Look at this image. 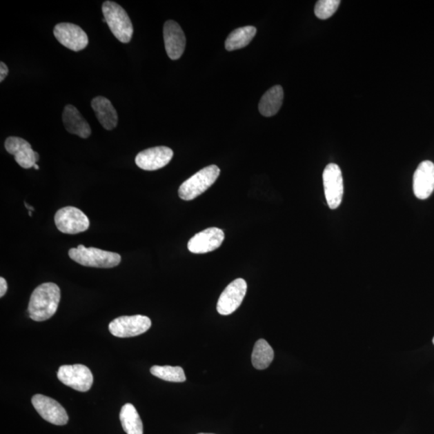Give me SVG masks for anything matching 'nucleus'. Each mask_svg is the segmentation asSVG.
<instances>
[{
	"label": "nucleus",
	"instance_id": "b1692460",
	"mask_svg": "<svg viewBox=\"0 0 434 434\" xmlns=\"http://www.w3.org/2000/svg\"><path fill=\"white\" fill-rule=\"evenodd\" d=\"M340 3L339 0H319L315 5V16L321 19H329L337 11Z\"/></svg>",
	"mask_w": 434,
	"mask_h": 434
},
{
	"label": "nucleus",
	"instance_id": "cd10ccee",
	"mask_svg": "<svg viewBox=\"0 0 434 434\" xmlns=\"http://www.w3.org/2000/svg\"><path fill=\"white\" fill-rule=\"evenodd\" d=\"M33 168H35V169H37V170L40 169V168H39V166H38L37 164H36L35 165H34V167H33Z\"/></svg>",
	"mask_w": 434,
	"mask_h": 434
},
{
	"label": "nucleus",
	"instance_id": "9b49d317",
	"mask_svg": "<svg viewBox=\"0 0 434 434\" xmlns=\"http://www.w3.org/2000/svg\"><path fill=\"white\" fill-rule=\"evenodd\" d=\"M247 291L246 282L242 279L234 280L219 297L217 311L219 315H228L237 310L242 304Z\"/></svg>",
	"mask_w": 434,
	"mask_h": 434
},
{
	"label": "nucleus",
	"instance_id": "7ed1b4c3",
	"mask_svg": "<svg viewBox=\"0 0 434 434\" xmlns=\"http://www.w3.org/2000/svg\"><path fill=\"white\" fill-rule=\"evenodd\" d=\"M102 13L113 35L121 43H129L132 39L134 28L125 10L115 2L106 1L102 4Z\"/></svg>",
	"mask_w": 434,
	"mask_h": 434
},
{
	"label": "nucleus",
	"instance_id": "9d476101",
	"mask_svg": "<svg viewBox=\"0 0 434 434\" xmlns=\"http://www.w3.org/2000/svg\"><path fill=\"white\" fill-rule=\"evenodd\" d=\"M32 404L41 417L53 425L65 426L69 422L66 409L55 399L37 394L32 398Z\"/></svg>",
	"mask_w": 434,
	"mask_h": 434
},
{
	"label": "nucleus",
	"instance_id": "4468645a",
	"mask_svg": "<svg viewBox=\"0 0 434 434\" xmlns=\"http://www.w3.org/2000/svg\"><path fill=\"white\" fill-rule=\"evenodd\" d=\"M164 39L166 52L170 59H179L186 47V37L179 24L174 21L166 22L164 26Z\"/></svg>",
	"mask_w": 434,
	"mask_h": 434
},
{
	"label": "nucleus",
	"instance_id": "1a4fd4ad",
	"mask_svg": "<svg viewBox=\"0 0 434 434\" xmlns=\"http://www.w3.org/2000/svg\"><path fill=\"white\" fill-rule=\"evenodd\" d=\"M58 41L69 50L79 52L89 45V38L83 29L71 23H60L53 29Z\"/></svg>",
	"mask_w": 434,
	"mask_h": 434
},
{
	"label": "nucleus",
	"instance_id": "2eb2a0df",
	"mask_svg": "<svg viewBox=\"0 0 434 434\" xmlns=\"http://www.w3.org/2000/svg\"><path fill=\"white\" fill-rule=\"evenodd\" d=\"M5 148L14 155V160L21 168L28 169L34 167L39 160V154L33 150L30 144L19 137H9L5 141Z\"/></svg>",
	"mask_w": 434,
	"mask_h": 434
},
{
	"label": "nucleus",
	"instance_id": "f257e3e1",
	"mask_svg": "<svg viewBox=\"0 0 434 434\" xmlns=\"http://www.w3.org/2000/svg\"><path fill=\"white\" fill-rule=\"evenodd\" d=\"M61 300L59 286L46 282L37 287L32 292L28 304L30 318L37 322L50 319L55 315Z\"/></svg>",
	"mask_w": 434,
	"mask_h": 434
},
{
	"label": "nucleus",
	"instance_id": "c85d7f7f",
	"mask_svg": "<svg viewBox=\"0 0 434 434\" xmlns=\"http://www.w3.org/2000/svg\"><path fill=\"white\" fill-rule=\"evenodd\" d=\"M29 216L32 217V211H28Z\"/></svg>",
	"mask_w": 434,
	"mask_h": 434
},
{
	"label": "nucleus",
	"instance_id": "aec40b11",
	"mask_svg": "<svg viewBox=\"0 0 434 434\" xmlns=\"http://www.w3.org/2000/svg\"><path fill=\"white\" fill-rule=\"evenodd\" d=\"M120 421L128 434H144L142 420L132 404H126L120 412Z\"/></svg>",
	"mask_w": 434,
	"mask_h": 434
},
{
	"label": "nucleus",
	"instance_id": "0eeeda50",
	"mask_svg": "<svg viewBox=\"0 0 434 434\" xmlns=\"http://www.w3.org/2000/svg\"><path fill=\"white\" fill-rule=\"evenodd\" d=\"M55 221L58 230L71 235L85 232L90 227L89 218L75 207L59 209L55 214Z\"/></svg>",
	"mask_w": 434,
	"mask_h": 434
},
{
	"label": "nucleus",
	"instance_id": "20e7f679",
	"mask_svg": "<svg viewBox=\"0 0 434 434\" xmlns=\"http://www.w3.org/2000/svg\"><path fill=\"white\" fill-rule=\"evenodd\" d=\"M221 170L217 165H210L184 181L179 188V197L184 201H193L206 193L217 181Z\"/></svg>",
	"mask_w": 434,
	"mask_h": 434
},
{
	"label": "nucleus",
	"instance_id": "f8f14e48",
	"mask_svg": "<svg viewBox=\"0 0 434 434\" xmlns=\"http://www.w3.org/2000/svg\"><path fill=\"white\" fill-rule=\"evenodd\" d=\"M173 150L168 146H155L141 151L136 156L135 163L145 170H156L167 166L173 157Z\"/></svg>",
	"mask_w": 434,
	"mask_h": 434
},
{
	"label": "nucleus",
	"instance_id": "dca6fc26",
	"mask_svg": "<svg viewBox=\"0 0 434 434\" xmlns=\"http://www.w3.org/2000/svg\"><path fill=\"white\" fill-rule=\"evenodd\" d=\"M413 193L416 197L426 199L434 191V164L426 160L418 166L413 175Z\"/></svg>",
	"mask_w": 434,
	"mask_h": 434
},
{
	"label": "nucleus",
	"instance_id": "7c9ffc66",
	"mask_svg": "<svg viewBox=\"0 0 434 434\" xmlns=\"http://www.w3.org/2000/svg\"><path fill=\"white\" fill-rule=\"evenodd\" d=\"M433 344H434V338H433Z\"/></svg>",
	"mask_w": 434,
	"mask_h": 434
},
{
	"label": "nucleus",
	"instance_id": "39448f33",
	"mask_svg": "<svg viewBox=\"0 0 434 434\" xmlns=\"http://www.w3.org/2000/svg\"><path fill=\"white\" fill-rule=\"evenodd\" d=\"M57 378L66 386L81 393L89 391L94 383L91 371L83 364L61 366Z\"/></svg>",
	"mask_w": 434,
	"mask_h": 434
},
{
	"label": "nucleus",
	"instance_id": "ddd939ff",
	"mask_svg": "<svg viewBox=\"0 0 434 434\" xmlns=\"http://www.w3.org/2000/svg\"><path fill=\"white\" fill-rule=\"evenodd\" d=\"M224 233L221 228H209L196 234L188 241V250L197 255L216 250L222 245Z\"/></svg>",
	"mask_w": 434,
	"mask_h": 434
},
{
	"label": "nucleus",
	"instance_id": "412c9836",
	"mask_svg": "<svg viewBox=\"0 0 434 434\" xmlns=\"http://www.w3.org/2000/svg\"><path fill=\"white\" fill-rule=\"evenodd\" d=\"M257 33V28L246 26L235 29L229 34L226 41V48L228 51L241 50L251 42Z\"/></svg>",
	"mask_w": 434,
	"mask_h": 434
},
{
	"label": "nucleus",
	"instance_id": "4be33fe9",
	"mask_svg": "<svg viewBox=\"0 0 434 434\" xmlns=\"http://www.w3.org/2000/svg\"><path fill=\"white\" fill-rule=\"evenodd\" d=\"M275 357L274 350L265 339H259L255 345L252 354L253 367L258 370L266 369Z\"/></svg>",
	"mask_w": 434,
	"mask_h": 434
},
{
	"label": "nucleus",
	"instance_id": "393cba45",
	"mask_svg": "<svg viewBox=\"0 0 434 434\" xmlns=\"http://www.w3.org/2000/svg\"><path fill=\"white\" fill-rule=\"evenodd\" d=\"M8 68L5 63H0V82H3L8 75Z\"/></svg>",
	"mask_w": 434,
	"mask_h": 434
},
{
	"label": "nucleus",
	"instance_id": "6ab92c4d",
	"mask_svg": "<svg viewBox=\"0 0 434 434\" xmlns=\"http://www.w3.org/2000/svg\"><path fill=\"white\" fill-rule=\"evenodd\" d=\"M284 97V92L281 86L272 87L262 97L258 106L260 113L265 117L277 115L281 109Z\"/></svg>",
	"mask_w": 434,
	"mask_h": 434
},
{
	"label": "nucleus",
	"instance_id": "423d86ee",
	"mask_svg": "<svg viewBox=\"0 0 434 434\" xmlns=\"http://www.w3.org/2000/svg\"><path fill=\"white\" fill-rule=\"evenodd\" d=\"M151 320L144 315L121 316L109 324L110 333L119 338L135 337L148 331Z\"/></svg>",
	"mask_w": 434,
	"mask_h": 434
},
{
	"label": "nucleus",
	"instance_id": "f03ea898",
	"mask_svg": "<svg viewBox=\"0 0 434 434\" xmlns=\"http://www.w3.org/2000/svg\"><path fill=\"white\" fill-rule=\"evenodd\" d=\"M69 256L72 260L87 267L110 269L120 264L121 261L119 253L105 251L94 247L86 248L79 245L70 248Z\"/></svg>",
	"mask_w": 434,
	"mask_h": 434
},
{
	"label": "nucleus",
	"instance_id": "6e6552de",
	"mask_svg": "<svg viewBox=\"0 0 434 434\" xmlns=\"http://www.w3.org/2000/svg\"><path fill=\"white\" fill-rule=\"evenodd\" d=\"M323 180L326 202L331 209H336L342 203L344 196V179L339 166L335 164L326 166Z\"/></svg>",
	"mask_w": 434,
	"mask_h": 434
},
{
	"label": "nucleus",
	"instance_id": "a211bd4d",
	"mask_svg": "<svg viewBox=\"0 0 434 434\" xmlns=\"http://www.w3.org/2000/svg\"><path fill=\"white\" fill-rule=\"evenodd\" d=\"M91 106L97 120L106 130H111L118 125V113L109 99L99 96L92 100Z\"/></svg>",
	"mask_w": 434,
	"mask_h": 434
},
{
	"label": "nucleus",
	"instance_id": "a878e982",
	"mask_svg": "<svg viewBox=\"0 0 434 434\" xmlns=\"http://www.w3.org/2000/svg\"><path fill=\"white\" fill-rule=\"evenodd\" d=\"M8 290V284L6 280L3 277H0V297H3Z\"/></svg>",
	"mask_w": 434,
	"mask_h": 434
},
{
	"label": "nucleus",
	"instance_id": "f3484780",
	"mask_svg": "<svg viewBox=\"0 0 434 434\" xmlns=\"http://www.w3.org/2000/svg\"><path fill=\"white\" fill-rule=\"evenodd\" d=\"M62 120L68 132L79 136L82 139L90 137V126L75 106L67 105L65 107Z\"/></svg>",
	"mask_w": 434,
	"mask_h": 434
},
{
	"label": "nucleus",
	"instance_id": "c756f323",
	"mask_svg": "<svg viewBox=\"0 0 434 434\" xmlns=\"http://www.w3.org/2000/svg\"><path fill=\"white\" fill-rule=\"evenodd\" d=\"M199 434H213V433H199Z\"/></svg>",
	"mask_w": 434,
	"mask_h": 434
},
{
	"label": "nucleus",
	"instance_id": "5701e85b",
	"mask_svg": "<svg viewBox=\"0 0 434 434\" xmlns=\"http://www.w3.org/2000/svg\"><path fill=\"white\" fill-rule=\"evenodd\" d=\"M150 373L155 377L170 382H184L186 380L184 371L180 367H172V366H153L150 368Z\"/></svg>",
	"mask_w": 434,
	"mask_h": 434
},
{
	"label": "nucleus",
	"instance_id": "bb28decb",
	"mask_svg": "<svg viewBox=\"0 0 434 434\" xmlns=\"http://www.w3.org/2000/svg\"><path fill=\"white\" fill-rule=\"evenodd\" d=\"M24 206H26V207L28 209L29 211H35V209H34L33 207L28 206V204L26 202H24Z\"/></svg>",
	"mask_w": 434,
	"mask_h": 434
}]
</instances>
